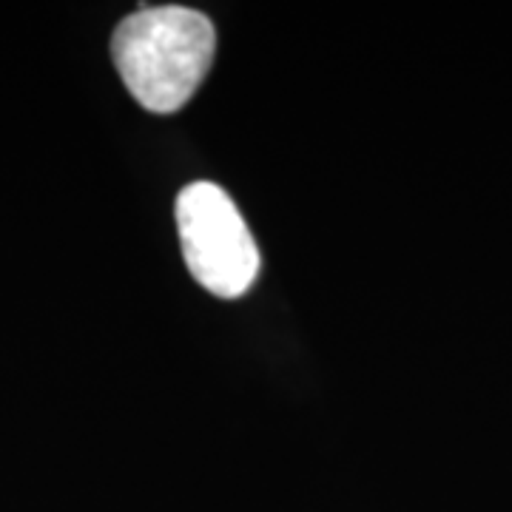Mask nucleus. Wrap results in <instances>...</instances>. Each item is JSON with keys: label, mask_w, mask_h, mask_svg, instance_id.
Instances as JSON below:
<instances>
[{"label": "nucleus", "mask_w": 512, "mask_h": 512, "mask_svg": "<svg viewBox=\"0 0 512 512\" xmlns=\"http://www.w3.org/2000/svg\"><path fill=\"white\" fill-rule=\"evenodd\" d=\"M217 49L208 15L185 6H140L111 35V57L134 100L148 111L183 109Z\"/></svg>", "instance_id": "nucleus-1"}, {"label": "nucleus", "mask_w": 512, "mask_h": 512, "mask_svg": "<svg viewBox=\"0 0 512 512\" xmlns=\"http://www.w3.org/2000/svg\"><path fill=\"white\" fill-rule=\"evenodd\" d=\"M185 262L205 291L237 299L259 271L256 242L234 200L214 183H191L177 197Z\"/></svg>", "instance_id": "nucleus-2"}]
</instances>
